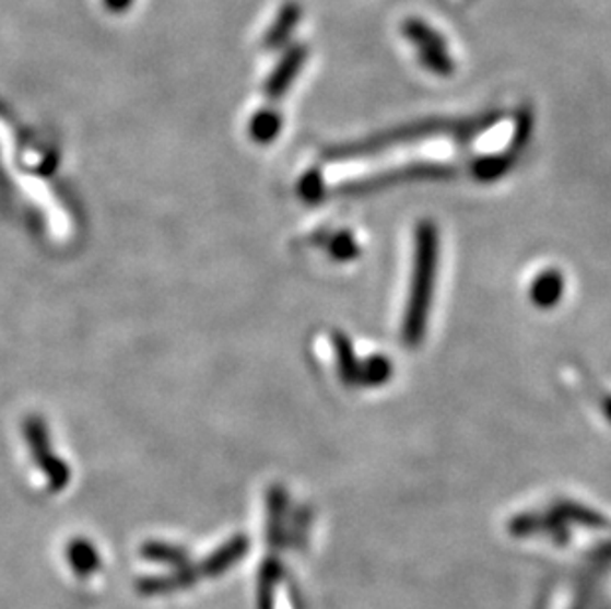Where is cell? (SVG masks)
I'll return each mask as SVG.
<instances>
[{
  "mask_svg": "<svg viewBox=\"0 0 611 609\" xmlns=\"http://www.w3.org/2000/svg\"><path fill=\"white\" fill-rule=\"evenodd\" d=\"M104 2L105 9L109 12H115V14H121V12L129 11L133 0H102Z\"/></svg>",
  "mask_w": 611,
  "mask_h": 609,
  "instance_id": "8fae6325",
  "label": "cell"
},
{
  "mask_svg": "<svg viewBox=\"0 0 611 609\" xmlns=\"http://www.w3.org/2000/svg\"><path fill=\"white\" fill-rule=\"evenodd\" d=\"M406 38L414 44L415 50L420 54V60L430 72L437 75H449L454 72V60L447 54L446 42L442 36L430 28L425 22L412 19L404 24Z\"/></svg>",
  "mask_w": 611,
  "mask_h": 609,
  "instance_id": "277c9868",
  "label": "cell"
},
{
  "mask_svg": "<svg viewBox=\"0 0 611 609\" xmlns=\"http://www.w3.org/2000/svg\"><path fill=\"white\" fill-rule=\"evenodd\" d=\"M143 554L149 560H155L161 564H173V566H185L187 564V557L185 552L177 547H168V544H161V542H151L143 548Z\"/></svg>",
  "mask_w": 611,
  "mask_h": 609,
  "instance_id": "9c48e42d",
  "label": "cell"
},
{
  "mask_svg": "<svg viewBox=\"0 0 611 609\" xmlns=\"http://www.w3.org/2000/svg\"><path fill=\"white\" fill-rule=\"evenodd\" d=\"M564 281L559 271H544L534 283H532V301L540 307H552L560 295H562Z\"/></svg>",
  "mask_w": 611,
  "mask_h": 609,
  "instance_id": "8992f818",
  "label": "cell"
},
{
  "mask_svg": "<svg viewBox=\"0 0 611 609\" xmlns=\"http://www.w3.org/2000/svg\"><path fill=\"white\" fill-rule=\"evenodd\" d=\"M68 560L72 564L73 572H78L80 576H90L99 569V557L95 548L85 540H73L68 548Z\"/></svg>",
  "mask_w": 611,
  "mask_h": 609,
  "instance_id": "52a82bcc",
  "label": "cell"
},
{
  "mask_svg": "<svg viewBox=\"0 0 611 609\" xmlns=\"http://www.w3.org/2000/svg\"><path fill=\"white\" fill-rule=\"evenodd\" d=\"M437 227L434 222L424 220L415 227L414 263L410 279V295L406 305L404 323H402V341L408 347H418L424 341L427 317L432 309L435 278H437Z\"/></svg>",
  "mask_w": 611,
  "mask_h": 609,
  "instance_id": "6da1fadb",
  "label": "cell"
},
{
  "mask_svg": "<svg viewBox=\"0 0 611 609\" xmlns=\"http://www.w3.org/2000/svg\"><path fill=\"white\" fill-rule=\"evenodd\" d=\"M457 175L456 166L435 165V163H420V165L402 166L395 171H386L380 175L368 176L363 180H351L337 188V192L341 197H361V195H371L374 190L380 188H390V186L402 185V183H412V180H427V178H449Z\"/></svg>",
  "mask_w": 611,
  "mask_h": 609,
  "instance_id": "3957f363",
  "label": "cell"
},
{
  "mask_svg": "<svg viewBox=\"0 0 611 609\" xmlns=\"http://www.w3.org/2000/svg\"><path fill=\"white\" fill-rule=\"evenodd\" d=\"M495 124V117H477V119H430V121H418V124L404 125L400 129H392L386 133L366 137L363 141L349 143V145L332 147L325 159L327 161H344V159H356V156H368L374 153H383L386 149H390L398 143L406 141H420V139H432L439 134H449L456 139H471L477 133H481L483 129H487L489 125Z\"/></svg>",
  "mask_w": 611,
  "mask_h": 609,
  "instance_id": "7a4b0ae2",
  "label": "cell"
},
{
  "mask_svg": "<svg viewBox=\"0 0 611 609\" xmlns=\"http://www.w3.org/2000/svg\"><path fill=\"white\" fill-rule=\"evenodd\" d=\"M305 48L303 46H297L290 50V54L283 58V62L278 66V70L271 73L270 80H268V85H266V92L271 97H278L281 93L287 92L293 78L299 73L301 66L305 62Z\"/></svg>",
  "mask_w": 611,
  "mask_h": 609,
  "instance_id": "5b68a950",
  "label": "cell"
},
{
  "mask_svg": "<svg viewBox=\"0 0 611 609\" xmlns=\"http://www.w3.org/2000/svg\"><path fill=\"white\" fill-rule=\"evenodd\" d=\"M280 117L275 114H258V117L251 121V133L258 141H270L280 129Z\"/></svg>",
  "mask_w": 611,
  "mask_h": 609,
  "instance_id": "30bf717a",
  "label": "cell"
},
{
  "mask_svg": "<svg viewBox=\"0 0 611 609\" xmlns=\"http://www.w3.org/2000/svg\"><path fill=\"white\" fill-rule=\"evenodd\" d=\"M297 21H299V7L287 4V7L283 9V12H281L278 22L271 26L270 34H268V46H270V48L280 46L281 42L287 38V34H290L291 28L297 24Z\"/></svg>",
  "mask_w": 611,
  "mask_h": 609,
  "instance_id": "ba28073f",
  "label": "cell"
}]
</instances>
